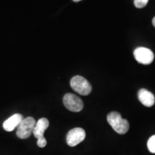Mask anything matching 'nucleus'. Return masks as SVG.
I'll list each match as a JSON object with an SVG mask.
<instances>
[{"label": "nucleus", "instance_id": "f257e3e1", "mask_svg": "<svg viewBox=\"0 0 155 155\" xmlns=\"http://www.w3.org/2000/svg\"><path fill=\"white\" fill-rule=\"evenodd\" d=\"M108 123L111 126L116 132L120 134H124L129 131V123L127 119H122L119 112H110L107 116Z\"/></svg>", "mask_w": 155, "mask_h": 155}, {"label": "nucleus", "instance_id": "f03ea898", "mask_svg": "<svg viewBox=\"0 0 155 155\" xmlns=\"http://www.w3.org/2000/svg\"><path fill=\"white\" fill-rule=\"evenodd\" d=\"M71 86L75 92L82 96H88L92 91L91 83L81 75H75L71 79Z\"/></svg>", "mask_w": 155, "mask_h": 155}, {"label": "nucleus", "instance_id": "7ed1b4c3", "mask_svg": "<svg viewBox=\"0 0 155 155\" xmlns=\"http://www.w3.org/2000/svg\"><path fill=\"white\" fill-rule=\"evenodd\" d=\"M35 125L36 121L34 118L28 117L24 119L17 127V136L22 139L29 138L33 132Z\"/></svg>", "mask_w": 155, "mask_h": 155}, {"label": "nucleus", "instance_id": "20e7f679", "mask_svg": "<svg viewBox=\"0 0 155 155\" xmlns=\"http://www.w3.org/2000/svg\"><path fill=\"white\" fill-rule=\"evenodd\" d=\"M63 104L67 109L73 112H79L83 108V101L73 94H66L63 97Z\"/></svg>", "mask_w": 155, "mask_h": 155}, {"label": "nucleus", "instance_id": "39448f33", "mask_svg": "<svg viewBox=\"0 0 155 155\" xmlns=\"http://www.w3.org/2000/svg\"><path fill=\"white\" fill-rule=\"evenodd\" d=\"M86 138V131L82 128H74L67 134L66 142L70 147H75Z\"/></svg>", "mask_w": 155, "mask_h": 155}, {"label": "nucleus", "instance_id": "423d86ee", "mask_svg": "<svg viewBox=\"0 0 155 155\" xmlns=\"http://www.w3.org/2000/svg\"><path fill=\"white\" fill-rule=\"evenodd\" d=\"M134 55L138 63L144 64V65L151 64L154 58V55L152 50L144 47L136 48L134 52Z\"/></svg>", "mask_w": 155, "mask_h": 155}, {"label": "nucleus", "instance_id": "0eeeda50", "mask_svg": "<svg viewBox=\"0 0 155 155\" xmlns=\"http://www.w3.org/2000/svg\"><path fill=\"white\" fill-rule=\"evenodd\" d=\"M24 119L23 116L20 114H15L9 119H7L3 124V128L7 131H12L15 128L18 127L22 120Z\"/></svg>", "mask_w": 155, "mask_h": 155}, {"label": "nucleus", "instance_id": "6e6552de", "mask_svg": "<svg viewBox=\"0 0 155 155\" xmlns=\"http://www.w3.org/2000/svg\"><path fill=\"white\" fill-rule=\"evenodd\" d=\"M49 121L46 118H42V119H39L38 121L36 123L33 132H32L34 137L39 140L45 139L44 137V133L49 127Z\"/></svg>", "mask_w": 155, "mask_h": 155}, {"label": "nucleus", "instance_id": "1a4fd4ad", "mask_svg": "<svg viewBox=\"0 0 155 155\" xmlns=\"http://www.w3.org/2000/svg\"><path fill=\"white\" fill-rule=\"evenodd\" d=\"M138 98L139 101L147 107H152L155 102L154 94L145 88H141L139 90L138 92Z\"/></svg>", "mask_w": 155, "mask_h": 155}, {"label": "nucleus", "instance_id": "9d476101", "mask_svg": "<svg viewBox=\"0 0 155 155\" xmlns=\"http://www.w3.org/2000/svg\"><path fill=\"white\" fill-rule=\"evenodd\" d=\"M147 147L148 150L151 153L155 154V135H153L149 139L147 142Z\"/></svg>", "mask_w": 155, "mask_h": 155}, {"label": "nucleus", "instance_id": "9b49d317", "mask_svg": "<svg viewBox=\"0 0 155 155\" xmlns=\"http://www.w3.org/2000/svg\"><path fill=\"white\" fill-rule=\"evenodd\" d=\"M149 0H134V5L137 8L141 9L147 5Z\"/></svg>", "mask_w": 155, "mask_h": 155}, {"label": "nucleus", "instance_id": "f8f14e48", "mask_svg": "<svg viewBox=\"0 0 155 155\" xmlns=\"http://www.w3.org/2000/svg\"><path fill=\"white\" fill-rule=\"evenodd\" d=\"M152 24H153V26H154L155 28V17L152 19Z\"/></svg>", "mask_w": 155, "mask_h": 155}, {"label": "nucleus", "instance_id": "ddd939ff", "mask_svg": "<svg viewBox=\"0 0 155 155\" xmlns=\"http://www.w3.org/2000/svg\"><path fill=\"white\" fill-rule=\"evenodd\" d=\"M73 2H78L81 1V0H73Z\"/></svg>", "mask_w": 155, "mask_h": 155}]
</instances>
